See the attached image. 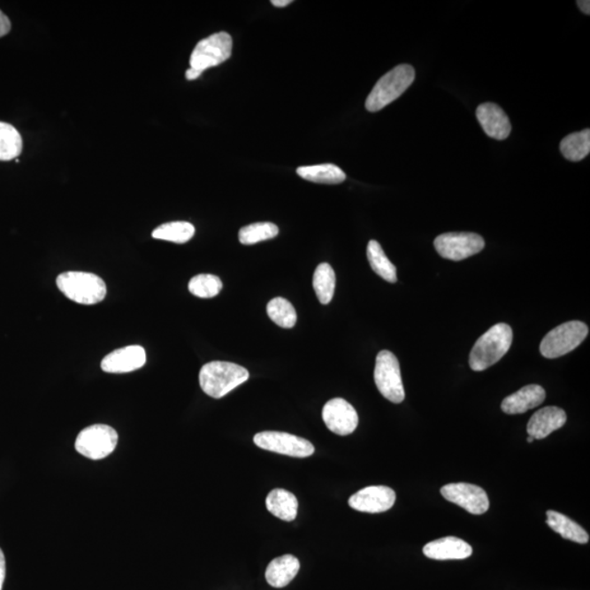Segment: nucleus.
I'll list each match as a JSON object with an SVG mask.
<instances>
[{
  "label": "nucleus",
  "instance_id": "obj_30",
  "mask_svg": "<svg viewBox=\"0 0 590 590\" xmlns=\"http://www.w3.org/2000/svg\"><path fill=\"white\" fill-rule=\"evenodd\" d=\"M223 283L221 279L213 275H197L190 279L188 290L195 296L211 299L220 294Z\"/></svg>",
  "mask_w": 590,
  "mask_h": 590
},
{
  "label": "nucleus",
  "instance_id": "obj_14",
  "mask_svg": "<svg viewBox=\"0 0 590 590\" xmlns=\"http://www.w3.org/2000/svg\"><path fill=\"white\" fill-rule=\"evenodd\" d=\"M146 350L141 346H128L109 353L101 362L106 373L122 374L142 369L146 364Z\"/></svg>",
  "mask_w": 590,
  "mask_h": 590
},
{
  "label": "nucleus",
  "instance_id": "obj_18",
  "mask_svg": "<svg viewBox=\"0 0 590 590\" xmlns=\"http://www.w3.org/2000/svg\"><path fill=\"white\" fill-rule=\"evenodd\" d=\"M546 399V392L539 385H527L518 392L510 395L502 402L501 408L508 415H520L541 405Z\"/></svg>",
  "mask_w": 590,
  "mask_h": 590
},
{
  "label": "nucleus",
  "instance_id": "obj_23",
  "mask_svg": "<svg viewBox=\"0 0 590 590\" xmlns=\"http://www.w3.org/2000/svg\"><path fill=\"white\" fill-rule=\"evenodd\" d=\"M313 287L320 303H331L334 287H336V273L331 264L323 263L318 264L314 272Z\"/></svg>",
  "mask_w": 590,
  "mask_h": 590
},
{
  "label": "nucleus",
  "instance_id": "obj_36",
  "mask_svg": "<svg viewBox=\"0 0 590 590\" xmlns=\"http://www.w3.org/2000/svg\"><path fill=\"white\" fill-rule=\"evenodd\" d=\"M533 441H535V439L532 438V436H528V438H527V442L528 443H533Z\"/></svg>",
  "mask_w": 590,
  "mask_h": 590
},
{
  "label": "nucleus",
  "instance_id": "obj_24",
  "mask_svg": "<svg viewBox=\"0 0 590 590\" xmlns=\"http://www.w3.org/2000/svg\"><path fill=\"white\" fill-rule=\"evenodd\" d=\"M366 255H368L369 263L374 272L390 283L397 282L396 267L390 262L379 241H370Z\"/></svg>",
  "mask_w": 590,
  "mask_h": 590
},
{
  "label": "nucleus",
  "instance_id": "obj_32",
  "mask_svg": "<svg viewBox=\"0 0 590 590\" xmlns=\"http://www.w3.org/2000/svg\"><path fill=\"white\" fill-rule=\"evenodd\" d=\"M4 578H6V560L3 550L0 549V590H3Z\"/></svg>",
  "mask_w": 590,
  "mask_h": 590
},
{
  "label": "nucleus",
  "instance_id": "obj_10",
  "mask_svg": "<svg viewBox=\"0 0 590 590\" xmlns=\"http://www.w3.org/2000/svg\"><path fill=\"white\" fill-rule=\"evenodd\" d=\"M485 240L471 232H450L438 236L434 241L435 249L445 259H466L480 253L485 249Z\"/></svg>",
  "mask_w": 590,
  "mask_h": 590
},
{
  "label": "nucleus",
  "instance_id": "obj_5",
  "mask_svg": "<svg viewBox=\"0 0 590 590\" xmlns=\"http://www.w3.org/2000/svg\"><path fill=\"white\" fill-rule=\"evenodd\" d=\"M589 329L586 324L573 320L560 325L542 339L540 345L541 355L547 359L568 355L582 343L588 336Z\"/></svg>",
  "mask_w": 590,
  "mask_h": 590
},
{
  "label": "nucleus",
  "instance_id": "obj_8",
  "mask_svg": "<svg viewBox=\"0 0 590 590\" xmlns=\"http://www.w3.org/2000/svg\"><path fill=\"white\" fill-rule=\"evenodd\" d=\"M234 41L226 32L212 34L202 40L190 55V68L203 73L208 68L219 66L231 57Z\"/></svg>",
  "mask_w": 590,
  "mask_h": 590
},
{
  "label": "nucleus",
  "instance_id": "obj_25",
  "mask_svg": "<svg viewBox=\"0 0 590 590\" xmlns=\"http://www.w3.org/2000/svg\"><path fill=\"white\" fill-rule=\"evenodd\" d=\"M560 149L565 159L582 161L590 152V130L569 134L561 142Z\"/></svg>",
  "mask_w": 590,
  "mask_h": 590
},
{
  "label": "nucleus",
  "instance_id": "obj_19",
  "mask_svg": "<svg viewBox=\"0 0 590 590\" xmlns=\"http://www.w3.org/2000/svg\"><path fill=\"white\" fill-rule=\"evenodd\" d=\"M300 570V561L295 556L286 555L276 557L267 566L266 580L271 586L282 588L295 579Z\"/></svg>",
  "mask_w": 590,
  "mask_h": 590
},
{
  "label": "nucleus",
  "instance_id": "obj_9",
  "mask_svg": "<svg viewBox=\"0 0 590 590\" xmlns=\"http://www.w3.org/2000/svg\"><path fill=\"white\" fill-rule=\"evenodd\" d=\"M254 443L259 448L287 456L305 458L312 456L315 448L310 441L285 432L264 431L254 436Z\"/></svg>",
  "mask_w": 590,
  "mask_h": 590
},
{
  "label": "nucleus",
  "instance_id": "obj_33",
  "mask_svg": "<svg viewBox=\"0 0 590 590\" xmlns=\"http://www.w3.org/2000/svg\"><path fill=\"white\" fill-rule=\"evenodd\" d=\"M579 7L580 11H582L585 15L589 16L590 15V2L588 0H579L578 2Z\"/></svg>",
  "mask_w": 590,
  "mask_h": 590
},
{
  "label": "nucleus",
  "instance_id": "obj_3",
  "mask_svg": "<svg viewBox=\"0 0 590 590\" xmlns=\"http://www.w3.org/2000/svg\"><path fill=\"white\" fill-rule=\"evenodd\" d=\"M416 73L410 65L403 64L395 67L379 79L365 102L370 111H379L397 100L415 81Z\"/></svg>",
  "mask_w": 590,
  "mask_h": 590
},
{
  "label": "nucleus",
  "instance_id": "obj_6",
  "mask_svg": "<svg viewBox=\"0 0 590 590\" xmlns=\"http://www.w3.org/2000/svg\"><path fill=\"white\" fill-rule=\"evenodd\" d=\"M374 380L376 387L387 401L394 403L405 401L401 365L394 353L383 350L376 356Z\"/></svg>",
  "mask_w": 590,
  "mask_h": 590
},
{
  "label": "nucleus",
  "instance_id": "obj_34",
  "mask_svg": "<svg viewBox=\"0 0 590 590\" xmlns=\"http://www.w3.org/2000/svg\"><path fill=\"white\" fill-rule=\"evenodd\" d=\"M201 72L195 71L193 68H189L188 72H186V79L188 80H195V79H197L202 76Z\"/></svg>",
  "mask_w": 590,
  "mask_h": 590
},
{
  "label": "nucleus",
  "instance_id": "obj_2",
  "mask_svg": "<svg viewBox=\"0 0 590 590\" xmlns=\"http://www.w3.org/2000/svg\"><path fill=\"white\" fill-rule=\"evenodd\" d=\"M249 378V371L231 362L212 361L204 364L199 373V384L204 394L212 398L225 397Z\"/></svg>",
  "mask_w": 590,
  "mask_h": 590
},
{
  "label": "nucleus",
  "instance_id": "obj_20",
  "mask_svg": "<svg viewBox=\"0 0 590 590\" xmlns=\"http://www.w3.org/2000/svg\"><path fill=\"white\" fill-rule=\"evenodd\" d=\"M297 506L299 502L295 495L283 489L272 490L266 499L269 512L285 522H294L297 515Z\"/></svg>",
  "mask_w": 590,
  "mask_h": 590
},
{
  "label": "nucleus",
  "instance_id": "obj_1",
  "mask_svg": "<svg viewBox=\"0 0 590 590\" xmlns=\"http://www.w3.org/2000/svg\"><path fill=\"white\" fill-rule=\"evenodd\" d=\"M513 342V331L510 325L500 323L483 333L473 346L469 357L472 371L482 372L498 364L510 350Z\"/></svg>",
  "mask_w": 590,
  "mask_h": 590
},
{
  "label": "nucleus",
  "instance_id": "obj_35",
  "mask_svg": "<svg viewBox=\"0 0 590 590\" xmlns=\"http://www.w3.org/2000/svg\"><path fill=\"white\" fill-rule=\"evenodd\" d=\"M291 3V0H272L273 6L279 8L287 7V4H290Z\"/></svg>",
  "mask_w": 590,
  "mask_h": 590
},
{
  "label": "nucleus",
  "instance_id": "obj_27",
  "mask_svg": "<svg viewBox=\"0 0 590 590\" xmlns=\"http://www.w3.org/2000/svg\"><path fill=\"white\" fill-rule=\"evenodd\" d=\"M23 142L20 133L8 123L0 122V161H11L21 155Z\"/></svg>",
  "mask_w": 590,
  "mask_h": 590
},
{
  "label": "nucleus",
  "instance_id": "obj_26",
  "mask_svg": "<svg viewBox=\"0 0 590 590\" xmlns=\"http://www.w3.org/2000/svg\"><path fill=\"white\" fill-rule=\"evenodd\" d=\"M194 235L195 226L192 223L185 221L165 223L152 232L153 239L173 241L178 244L186 243L192 240Z\"/></svg>",
  "mask_w": 590,
  "mask_h": 590
},
{
  "label": "nucleus",
  "instance_id": "obj_11",
  "mask_svg": "<svg viewBox=\"0 0 590 590\" xmlns=\"http://www.w3.org/2000/svg\"><path fill=\"white\" fill-rule=\"evenodd\" d=\"M441 494L445 500L461 506L468 513L481 515L487 512L490 501L487 492L482 487L471 483H449L441 489Z\"/></svg>",
  "mask_w": 590,
  "mask_h": 590
},
{
  "label": "nucleus",
  "instance_id": "obj_7",
  "mask_svg": "<svg viewBox=\"0 0 590 590\" xmlns=\"http://www.w3.org/2000/svg\"><path fill=\"white\" fill-rule=\"evenodd\" d=\"M119 443V434L113 427L105 425H95L86 427L77 436V452L82 456L100 461L114 452Z\"/></svg>",
  "mask_w": 590,
  "mask_h": 590
},
{
  "label": "nucleus",
  "instance_id": "obj_17",
  "mask_svg": "<svg viewBox=\"0 0 590 590\" xmlns=\"http://www.w3.org/2000/svg\"><path fill=\"white\" fill-rule=\"evenodd\" d=\"M424 555L438 561L464 560L472 555V548L462 539L445 537L427 543L424 548Z\"/></svg>",
  "mask_w": 590,
  "mask_h": 590
},
{
  "label": "nucleus",
  "instance_id": "obj_12",
  "mask_svg": "<svg viewBox=\"0 0 590 590\" xmlns=\"http://www.w3.org/2000/svg\"><path fill=\"white\" fill-rule=\"evenodd\" d=\"M323 420L328 430L341 436L353 433L359 425L356 409L342 398L332 399L324 406Z\"/></svg>",
  "mask_w": 590,
  "mask_h": 590
},
{
  "label": "nucleus",
  "instance_id": "obj_4",
  "mask_svg": "<svg viewBox=\"0 0 590 590\" xmlns=\"http://www.w3.org/2000/svg\"><path fill=\"white\" fill-rule=\"evenodd\" d=\"M56 283L65 296L78 304L93 305L105 299V282L95 273L67 272L59 275Z\"/></svg>",
  "mask_w": 590,
  "mask_h": 590
},
{
  "label": "nucleus",
  "instance_id": "obj_13",
  "mask_svg": "<svg viewBox=\"0 0 590 590\" xmlns=\"http://www.w3.org/2000/svg\"><path fill=\"white\" fill-rule=\"evenodd\" d=\"M395 502L396 494L393 489L384 486H373L364 487L353 494L349 499V505L357 512L378 514L392 509Z\"/></svg>",
  "mask_w": 590,
  "mask_h": 590
},
{
  "label": "nucleus",
  "instance_id": "obj_21",
  "mask_svg": "<svg viewBox=\"0 0 590 590\" xmlns=\"http://www.w3.org/2000/svg\"><path fill=\"white\" fill-rule=\"evenodd\" d=\"M547 524L552 531L568 540L580 543V545H585L589 541V535L582 526L556 510H548Z\"/></svg>",
  "mask_w": 590,
  "mask_h": 590
},
{
  "label": "nucleus",
  "instance_id": "obj_15",
  "mask_svg": "<svg viewBox=\"0 0 590 590\" xmlns=\"http://www.w3.org/2000/svg\"><path fill=\"white\" fill-rule=\"evenodd\" d=\"M568 417L563 409L546 407L533 413L528 422L527 433L535 440L546 439L566 424Z\"/></svg>",
  "mask_w": 590,
  "mask_h": 590
},
{
  "label": "nucleus",
  "instance_id": "obj_28",
  "mask_svg": "<svg viewBox=\"0 0 590 590\" xmlns=\"http://www.w3.org/2000/svg\"><path fill=\"white\" fill-rule=\"evenodd\" d=\"M267 314L279 327L289 329L295 326L297 319L295 309L283 297H275L269 302Z\"/></svg>",
  "mask_w": 590,
  "mask_h": 590
},
{
  "label": "nucleus",
  "instance_id": "obj_31",
  "mask_svg": "<svg viewBox=\"0 0 590 590\" xmlns=\"http://www.w3.org/2000/svg\"><path fill=\"white\" fill-rule=\"evenodd\" d=\"M11 30V22L4 13L0 11V37L7 35Z\"/></svg>",
  "mask_w": 590,
  "mask_h": 590
},
{
  "label": "nucleus",
  "instance_id": "obj_29",
  "mask_svg": "<svg viewBox=\"0 0 590 590\" xmlns=\"http://www.w3.org/2000/svg\"><path fill=\"white\" fill-rule=\"evenodd\" d=\"M279 234V227L272 222H257L241 227L239 240L243 245H253L259 241L275 239Z\"/></svg>",
  "mask_w": 590,
  "mask_h": 590
},
{
  "label": "nucleus",
  "instance_id": "obj_22",
  "mask_svg": "<svg viewBox=\"0 0 590 590\" xmlns=\"http://www.w3.org/2000/svg\"><path fill=\"white\" fill-rule=\"evenodd\" d=\"M300 178L318 184H341L347 178L345 172L334 165L301 166L296 170Z\"/></svg>",
  "mask_w": 590,
  "mask_h": 590
},
{
  "label": "nucleus",
  "instance_id": "obj_16",
  "mask_svg": "<svg viewBox=\"0 0 590 590\" xmlns=\"http://www.w3.org/2000/svg\"><path fill=\"white\" fill-rule=\"evenodd\" d=\"M477 119L487 136L498 141L508 138L512 130L508 115L494 103H483L478 106Z\"/></svg>",
  "mask_w": 590,
  "mask_h": 590
}]
</instances>
